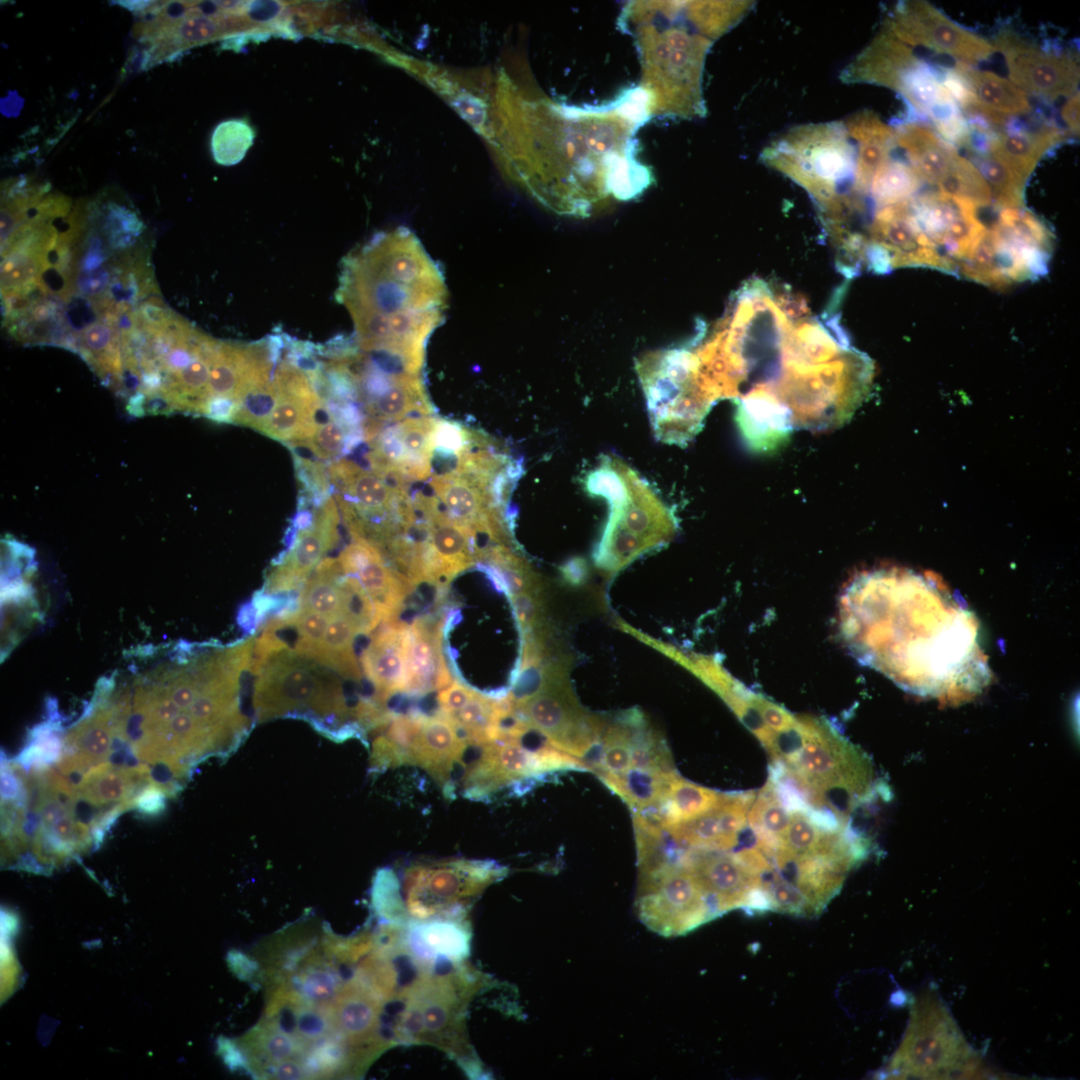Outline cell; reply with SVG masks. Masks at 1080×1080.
<instances>
[{
  "label": "cell",
  "instance_id": "6da1fadb",
  "mask_svg": "<svg viewBox=\"0 0 1080 1080\" xmlns=\"http://www.w3.org/2000/svg\"><path fill=\"white\" fill-rule=\"evenodd\" d=\"M839 618L852 655L907 691L950 699L989 683L977 618L932 573L863 572L846 586Z\"/></svg>",
  "mask_w": 1080,
  "mask_h": 1080
},
{
  "label": "cell",
  "instance_id": "7a4b0ae2",
  "mask_svg": "<svg viewBox=\"0 0 1080 1080\" xmlns=\"http://www.w3.org/2000/svg\"><path fill=\"white\" fill-rule=\"evenodd\" d=\"M650 119L638 85L598 105L526 103L517 182L544 206L574 217L632 200L654 182L637 138Z\"/></svg>",
  "mask_w": 1080,
  "mask_h": 1080
},
{
  "label": "cell",
  "instance_id": "3957f363",
  "mask_svg": "<svg viewBox=\"0 0 1080 1080\" xmlns=\"http://www.w3.org/2000/svg\"><path fill=\"white\" fill-rule=\"evenodd\" d=\"M338 299L353 320L357 346L422 373L426 346L444 323L443 270L407 229L383 233L343 262Z\"/></svg>",
  "mask_w": 1080,
  "mask_h": 1080
},
{
  "label": "cell",
  "instance_id": "277c9868",
  "mask_svg": "<svg viewBox=\"0 0 1080 1080\" xmlns=\"http://www.w3.org/2000/svg\"><path fill=\"white\" fill-rule=\"evenodd\" d=\"M744 8L730 1L637 0L623 5L617 27L632 38L637 50L638 86L648 97L652 118L705 114L706 55Z\"/></svg>",
  "mask_w": 1080,
  "mask_h": 1080
},
{
  "label": "cell",
  "instance_id": "5b68a950",
  "mask_svg": "<svg viewBox=\"0 0 1080 1080\" xmlns=\"http://www.w3.org/2000/svg\"><path fill=\"white\" fill-rule=\"evenodd\" d=\"M585 490L610 507L607 523L593 553L595 565L610 574L641 555L669 543L676 518L655 489L616 455H603L584 477Z\"/></svg>",
  "mask_w": 1080,
  "mask_h": 1080
},
{
  "label": "cell",
  "instance_id": "8992f818",
  "mask_svg": "<svg viewBox=\"0 0 1080 1080\" xmlns=\"http://www.w3.org/2000/svg\"><path fill=\"white\" fill-rule=\"evenodd\" d=\"M252 672L258 721L277 717L307 720L334 740L364 737L356 711L348 705L338 674L287 646L271 653Z\"/></svg>",
  "mask_w": 1080,
  "mask_h": 1080
},
{
  "label": "cell",
  "instance_id": "52a82bcc",
  "mask_svg": "<svg viewBox=\"0 0 1080 1080\" xmlns=\"http://www.w3.org/2000/svg\"><path fill=\"white\" fill-rule=\"evenodd\" d=\"M771 763L770 777L803 804L848 822L866 795L870 769L855 747L823 726L801 721Z\"/></svg>",
  "mask_w": 1080,
  "mask_h": 1080
},
{
  "label": "cell",
  "instance_id": "ba28073f",
  "mask_svg": "<svg viewBox=\"0 0 1080 1080\" xmlns=\"http://www.w3.org/2000/svg\"><path fill=\"white\" fill-rule=\"evenodd\" d=\"M404 922L463 920L479 895L502 879L507 869L494 860L414 861L400 875L394 870ZM404 923V924H405Z\"/></svg>",
  "mask_w": 1080,
  "mask_h": 1080
},
{
  "label": "cell",
  "instance_id": "9c48e42d",
  "mask_svg": "<svg viewBox=\"0 0 1080 1080\" xmlns=\"http://www.w3.org/2000/svg\"><path fill=\"white\" fill-rule=\"evenodd\" d=\"M979 1059L933 992L918 997L888 1070L896 1078L943 1079L976 1074Z\"/></svg>",
  "mask_w": 1080,
  "mask_h": 1080
},
{
  "label": "cell",
  "instance_id": "30bf717a",
  "mask_svg": "<svg viewBox=\"0 0 1080 1080\" xmlns=\"http://www.w3.org/2000/svg\"><path fill=\"white\" fill-rule=\"evenodd\" d=\"M1052 245L1051 230L1029 210H999L975 250L979 282L1004 287L1043 275Z\"/></svg>",
  "mask_w": 1080,
  "mask_h": 1080
},
{
  "label": "cell",
  "instance_id": "8fae6325",
  "mask_svg": "<svg viewBox=\"0 0 1080 1080\" xmlns=\"http://www.w3.org/2000/svg\"><path fill=\"white\" fill-rule=\"evenodd\" d=\"M640 920L666 937L688 933L717 917V913L690 870L675 860L640 872L636 899Z\"/></svg>",
  "mask_w": 1080,
  "mask_h": 1080
},
{
  "label": "cell",
  "instance_id": "7c38bea8",
  "mask_svg": "<svg viewBox=\"0 0 1080 1080\" xmlns=\"http://www.w3.org/2000/svg\"><path fill=\"white\" fill-rule=\"evenodd\" d=\"M884 28L911 48L923 47L968 66L987 61L996 52L992 42L923 0L900 2Z\"/></svg>",
  "mask_w": 1080,
  "mask_h": 1080
},
{
  "label": "cell",
  "instance_id": "4fadbf2b",
  "mask_svg": "<svg viewBox=\"0 0 1080 1080\" xmlns=\"http://www.w3.org/2000/svg\"><path fill=\"white\" fill-rule=\"evenodd\" d=\"M992 44L1004 57L1009 79L1026 94L1053 102L1077 92L1074 55L1047 50L1008 28L999 30Z\"/></svg>",
  "mask_w": 1080,
  "mask_h": 1080
},
{
  "label": "cell",
  "instance_id": "5bb4252c",
  "mask_svg": "<svg viewBox=\"0 0 1080 1080\" xmlns=\"http://www.w3.org/2000/svg\"><path fill=\"white\" fill-rule=\"evenodd\" d=\"M412 498L423 528L420 581L448 584L479 562L476 533L453 520L434 495L416 493Z\"/></svg>",
  "mask_w": 1080,
  "mask_h": 1080
},
{
  "label": "cell",
  "instance_id": "9a60e30c",
  "mask_svg": "<svg viewBox=\"0 0 1080 1080\" xmlns=\"http://www.w3.org/2000/svg\"><path fill=\"white\" fill-rule=\"evenodd\" d=\"M679 861L694 875L718 916L737 908L769 910L762 874L740 851L682 849Z\"/></svg>",
  "mask_w": 1080,
  "mask_h": 1080
},
{
  "label": "cell",
  "instance_id": "2e32d148",
  "mask_svg": "<svg viewBox=\"0 0 1080 1080\" xmlns=\"http://www.w3.org/2000/svg\"><path fill=\"white\" fill-rule=\"evenodd\" d=\"M911 207L920 229L955 273L988 229L979 217L980 208L936 189L919 192Z\"/></svg>",
  "mask_w": 1080,
  "mask_h": 1080
},
{
  "label": "cell",
  "instance_id": "e0dca14e",
  "mask_svg": "<svg viewBox=\"0 0 1080 1080\" xmlns=\"http://www.w3.org/2000/svg\"><path fill=\"white\" fill-rule=\"evenodd\" d=\"M468 741L444 714L419 712L399 750L396 766H418L431 775L446 796H454Z\"/></svg>",
  "mask_w": 1080,
  "mask_h": 1080
},
{
  "label": "cell",
  "instance_id": "ac0fdd59",
  "mask_svg": "<svg viewBox=\"0 0 1080 1080\" xmlns=\"http://www.w3.org/2000/svg\"><path fill=\"white\" fill-rule=\"evenodd\" d=\"M339 514L332 497L316 510L312 523L296 536L291 550L266 582L267 593L290 592L305 583L323 555L338 542Z\"/></svg>",
  "mask_w": 1080,
  "mask_h": 1080
},
{
  "label": "cell",
  "instance_id": "d6986e66",
  "mask_svg": "<svg viewBox=\"0 0 1080 1080\" xmlns=\"http://www.w3.org/2000/svg\"><path fill=\"white\" fill-rule=\"evenodd\" d=\"M754 795L755 791L727 793L718 806L704 815L664 829L683 849L731 851L748 829L747 815Z\"/></svg>",
  "mask_w": 1080,
  "mask_h": 1080
},
{
  "label": "cell",
  "instance_id": "ffe728a7",
  "mask_svg": "<svg viewBox=\"0 0 1080 1080\" xmlns=\"http://www.w3.org/2000/svg\"><path fill=\"white\" fill-rule=\"evenodd\" d=\"M372 634L361 662L375 690V700L385 706L390 697L408 691V625L395 618Z\"/></svg>",
  "mask_w": 1080,
  "mask_h": 1080
},
{
  "label": "cell",
  "instance_id": "44dd1931",
  "mask_svg": "<svg viewBox=\"0 0 1080 1080\" xmlns=\"http://www.w3.org/2000/svg\"><path fill=\"white\" fill-rule=\"evenodd\" d=\"M401 937L408 951L431 964H461L470 954L471 935L463 920H410L402 924Z\"/></svg>",
  "mask_w": 1080,
  "mask_h": 1080
},
{
  "label": "cell",
  "instance_id": "7402d4cb",
  "mask_svg": "<svg viewBox=\"0 0 1080 1080\" xmlns=\"http://www.w3.org/2000/svg\"><path fill=\"white\" fill-rule=\"evenodd\" d=\"M440 637L439 624L428 618H418L408 626V695H426L452 683Z\"/></svg>",
  "mask_w": 1080,
  "mask_h": 1080
},
{
  "label": "cell",
  "instance_id": "603a6c76",
  "mask_svg": "<svg viewBox=\"0 0 1080 1080\" xmlns=\"http://www.w3.org/2000/svg\"><path fill=\"white\" fill-rule=\"evenodd\" d=\"M1008 129L991 133L985 143L988 152L1005 163L1026 182L1039 161L1067 139L1064 130L1055 125H1043L1035 130Z\"/></svg>",
  "mask_w": 1080,
  "mask_h": 1080
},
{
  "label": "cell",
  "instance_id": "cb8c5ba5",
  "mask_svg": "<svg viewBox=\"0 0 1080 1080\" xmlns=\"http://www.w3.org/2000/svg\"><path fill=\"white\" fill-rule=\"evenodd\" d=\"M359 404L366 413L365 419L382 425L433 413L422 373L406 369L395 371L381 390L363 398Z\"/></svg>",
  "mask_w": 1080,
  "mask_h": 1080
},
{
  "label": "cell",
  "instance_id": "d4e9b609",
  "mask_svg": "<svg viewBox=\"0 0 1080 1080\" xmlns=\"http://www.w3.org/2000/svg\"><path fill=\"white\" fill-rule=\"evenodd\" d=\"M913 48L883 28L849 68L851 81L898 90L905 75L919 62Z\"/></svg>",
  "mask_w": 1080,
  "mask_h": 1080
},
{
  "label": "cell",
  "instance_id": "484cf974",
  "mask_svg": "<svg viewBox=\"0 0 1080 1080\" xmlns=\"http://www.w3.org/2000/svg\"><path fill=\"white\" fill-rule=\"evenodd\" d=\"M896 145L922 181L932 186L947 173L958 153L932 126L919 121H906L894 126Z\"/></svg>",
  "mask_w": 1080,
  "mask_h": 1080
},
{
  "label": "cell",
  "instance_id": "4316f807",
  "mask_svg": "<svg viewBox=\"0 0 1080 1080\" xmlns=\"http://www.w3.org/2000/svg\"><path fill=\"white\" fill-rule=\"evenodd\" d=\"M674 771L630 769L620 774H601L598 778L629 806L632 812L654 813L662 804Z\"/></svg>",
  "mask_w": 1080,
  "mask_h": 1080
},
{
  "label": "cell",
  "instance_id": "83f0119b",
  "mask_svg": "<svg viewBox=\"0 0 1080 1080\" xmlns=\"http://www.w3.org/2000/svg\"><path fill=\"white\" fill-rule=\"evenodd\" d=\"M957 64L978 102L989 111L1009 118L1031 113L1032 105L1028 94L1009 78L992 71Z\"/></svg>",
  "mask_w": 1080,
  "mask_h": 1080
},
{
  "label": "cell",
  "instance_id": "f1b7e54d",
  "mask_svg": "<svg viewBox=\"0 0 1080 1080\" xmlns=\"http://www.w3.org/2000/svg\"><path fill=\"white\" fill-rule=\"evenodd\" d=\"M726 794L695 784L678 774L670 783L660 807L647 815L666 828L704 815L718 806Z\"/></svg>",
  "mask_w": 1080,
  "mask_h": 1080
},
{
  "label": "cell",
  "instance_id": "f546056e",
  "mask_svg": "<svg viewBox=\"0 0 1080 1080\" xmlns=\"http://www.w3.org/2000/svg\"><path fill=\"white\" fill-rule=\"evenodd\" d=\"M279 393L278 403L261 432L284 442L298 444L308 440L318 426L315 417L322 406L320 397Z\"/></svg>",
  "mask_w": 1080,
  "mask_h": 1080
},
{
  "label": "cell",
  "instance_id": "4dcf8cb0",
  "mask_svg": "<svg viewBox=\"0 0 1080 1080\" xmlns=\"http://www.w3.org/2000/svg\"><path fill=\"white\" fill-rule=\"evenodd\" d=\"M646 720L637 708L606 717L601 736L600 765L596 775L620 774L631 769L632 747L638 728Z\"/></svg>",
  "mask_w": 1080,
  "mask_h": 1080
},
{
  "label": "cell",
  "instance_id": "1f68e13d",
  "mask_svg": "<svg viewBox=\"0 0 1080 1080\" xmlns=\"http://www.w3.org/2000/svg\"><path fill=\"white\" fill-rule=\"evenodd\" d=\"M356 636L354 626L340 613L329 620L324 638L312 658L346 679L359 681L362 675L353 649Z\"/></svg>",
  "mask_w": 1080,
  "mask_h": 1080
},
{
  "label": "cell",
  "instance_id": "d6a6232c",
  "mask_svg": "<svg viewBox=\"0 0 1080 1080\" xmlns=\"http://www.w3.org/2000/svg\"><path fill=\"white\" fill-rule=\"evenodd\" d=\"M343 575L337 559L321 560L303 584L298 609L316 612L329 619L340 614L339 581Z\"/></svg>",
  "mask_w": 1080,
  "mask_h": 1080
},
{
  "label": "cell",
  "instance_id": "836d02e7",
  "mask_svg": "<svg viewBox=\"0 0 1080 1080\" xmlns=\"http://www.w3.org/2000/svg\"><path fill=\"white\" fill-rule=\"evenodd\" d=\"M43 184H36L28 177L20 176L6 181L1 194V248L16 230L29 218L32 210L48 191Z\"/></svg>",
  "mask_w": 1080,
  "mask_h": 1080
},
{
  "label": "cell",
  "instance_id": "e575fe53",
  "mask_svg": "<svg viewBox=\"0 0 1080 1080\" xmlns=\"http://www.w3.org/2000/svg\"><path fill=\"white\" fill-rule=\"evenodd\" d=\"M935 188L945 195L967 201L980 209L993 203L984 177L975 164L960 153L954 157L947 173Z\"/></svg>",
  "mask_w": 1080,
  "mask_h": 1080
},
{
  "label": "cell",
  "instance_id": "d590c367",
  "mask_svg": "<svg viewBox=\"0 0 1080 1080\" xmlns=\"http://www.w3.org/2000/svg\"><path fill=\"white\" fill-rule=\"evenodd\" d=\"M974 164L987 182L998 210L1024 207L1025 180L988 152L977 154Z\"/></svg>",
  "mask_w": 1080,
  "mask_h": 1080
},
{
  "label": "cell",
  "instance_id": "8d00e7d4",
  "mask_svg": "<svg viewBox=\"0 0 1080 1080\" xmlns=\"http://www.w3.org/2000/svg\"><path fill=\"white\" fill-rule=\"evenodd\" d=\"M254 131L241 119L219 123L211 136V151L215 162L223 166L239 163L252 146Z\"/></svg>",
  "mask_w": 1080,
  "mask_h": 1080
},
{
  "label": "cell",
  "instance_id": "74e56055",
  "mask_svg": "<svg viewBox=\"0 0 1080 1080\" xmlns=\"http://www.w3.org/2000/svg\"><path fill=\"white\" fill-rule=\"evenodd\" d=\"M341 614L354 626L357 634H370L382 622L370 596L356 577L343 575L339 581Z\"/></svg>",
  "mask_w": 1080,
  "mask_h": 1080
},
{
  "label": "cell",
  "instance_id": "f35d334b",
  "mask_svg": "<svg viewBox=\"0 0 1080 1080\" xmlns=\"http://www.w3.org/2000/svg\"><path fill=\"white\" fill-rule=\"evenodd\" d=\"M631 769L674 771L671 752L663 736L646 719L638 728L632 747Z\"/></svg>",
  "mask_w": 1080,
  "mask_h": 1080
},
{
  "label": "cell",
  "instance_id": "ab89813d",
  "mask_svg": "<svg viewBox=\"0 0 1080 1080\" xmlns=\"http://www.w3.org/2000/svg\"><path fill=\"white\" fill-rule=\"evenodd\" d=\"M279 389L272 379L245 395L233 423L262 431L279 400Z\"/></svg>",
  "mask_w": 1080,
  "mask_h": 1080
},
{
  "label": "cell",
  "instance_id": "60d3db41",
  "mask_svg": "<svg viewBox=\"0 0 1080 1080\" xmlns=\"http://www.w3.org/2000/svg\"><path fill=\"white\" fill-rule=\"evenodd\" d=\"M334 1034L336 1032L326 1011L304 1003L297 1006L291 1035L303 1046L305 1052Z\"/></svg>",
  "mask_w": 1080,
  "mask_h": 1080
},
{
  "label": "cell",
  "instance_id": "b9f144b4",
  "mask_svg": "<svg viewBox=\"0 0 1080 1080\" xmlns=\"http://www.w3.org/2000/svg\"><path fill=\"white\" fill-rule=\"evenodd\" d=\"M285 618L296 627L298 633L293 649L312 658L324 638L330 619L322 614L300 609Z\"/></svg>",
  "mask_w": 1080,
  "mask_h": 1080
},
{
  "label": "cell",
  "instance_id": "7bdbcfd3",
  "mask_svg": "<svg viewBox=\"0 0 1080 1080\" xmlns=\"http://www.w3.org/2000/svg\"><path fill=\"white\" fill-rule=\"evenodd\" d=\"M351 432L338 419L332 417L323 424H318L312 436L301 443L312 450L321 459H331L345 451Z\"/></svg>",
  "mask_w": 1080,
  "mask_h": 1080
},
{
  "label": "cell",
  "instance_id": "ee69618b",
  "mask_svg": "<svg viewBox=\"0 0 1080 1080\" xmlns=\"http://www.w3.org/2000/svg\"><path fill=\"white\" fill-rule=\"evenodd\" d=\"M517 621L522 632L542 626V600L540 591H526L510 596Z\"/></svg>",
  "mask_w": 1080,
  "mask_h": 1080
},
{
  "label": "cell",
  "instance_id": "f6af8a7d",
  "mask_svg": "<svg viewBox=\"0 0 1080 1080\" xmlns=\"http://www.w3.org/2000/svg\"><path fill=\"white\" fill-rule=\"evenodd\" d=\"M240 403L227 397H210L201 405L198 413L214 421L233 423Z\"/></svg>",
  "mask_w": 1080,
  "mask_h": 1080
},
{
  "label": "cell",
  "instance_id": "bcb514c9",
  "mask_svg": "<svg viewBox=\"0 0 1080 1080\" xmlns=\"http://www.w3.org/2000/svg\"><path fill=\"white\" fill-rule=\"evenodd\" d=\"M166 796L159 787L148 784L136 795L134 808L145 815L155 816L164 810Z\"/></svg>",
  "mask_w": 1080,
  "mask_h": 1080
},
{
  "label": "cell",
  "instance_id": "7dc6e473",
  "mask_svg": "<svg viewBox=\"0 0 1080 1080\" xmlns=\"http://www.w3.org/2000/svg\"><path fill=\"white\" fill-rule=\"evenodd\" d=\"M230 962L236 975L244 981H253L260 970L257 961L240 951L230 955Z\"/></svg>",
  "mask_w": 1080,
  "mask_h": 1080
},
{
  "label": "cell",
  "instance_id": "c3c4849f",
  "mask_svg": "<svg viewBox=\"0 0 1080 1080\" xmlns=\"http://www.w3.org/2000/svg\"><path fill=\"white\" fill-rule=\"evenodd\" d=\"M267 1076L275 1079L307 1078L303 1061L297 1059H290L276 1064L269 1070Z\"/></svg>",
  "mask_w": 1080,
  "mask_h": 1080
},
{
  "label": "cell",
  "instance_id": "681fc988",
  "mask_svg": "<svg viewBox=\"0 0 1080 1080\" xmlns=\"http://www.w3.org/2000/svg\"><path fill=\"white\" fill-rule=\"evenodd\" d=\"M1079 92L1074 93L1064 103L1061 108L1060 115L1063 122L1067 125L1069 132L1073 134H1079Z\"/></svg>",
  "mask_w": 1080,
  "mask_h": 1080
},
{
  "label": "cell",
  "instance_id": "f907efd6",
  "mask_svg": "<svg viewBox=\"0 0 1080 1080\" xmlns=\"http://www.w3.org/2000/svg\"><path fill=\"white\" fill-rule=\"evenodd\" d=\"M560 570L565 581L571 585H581L588 577L587 567L581 559L566 562Z\"/></svg>",
  "mask_w": 1080,
  "mask_h": 1080
},
{
  "label": "cell",
  "instance_id": "816d5d0a",
  "mask_svg": "<svg viewBox=\"0 0 1080 1080\" xmlns=\"http://www.w3.org/2000/svg\"><path fill=\"white\" fill-rule=\"evenodd\" d=\"M278 9L279 7L275 2H254L251 6L250 14L254 19L264 20L275 16Z\"/></svg>",
  "mask_w": 1080,
  "mask_h": 1080
},
{
  "label": "cell",
  "instance_id": "f5cc1de1",
  "mask_svg": "<svg viewBox=\"0 0 1080 1080\" xmlns=\"http://www.w3.org/2000/svg\"><path fill=\"white\" fill-rule=\"evenodd\" d=\"M154 1H117L116 4L128 9L131 12L143 15L153 4Z\"/></svg>",
  "mask_w": 1080,
  "mask_h": 1080
}]
</instances>
